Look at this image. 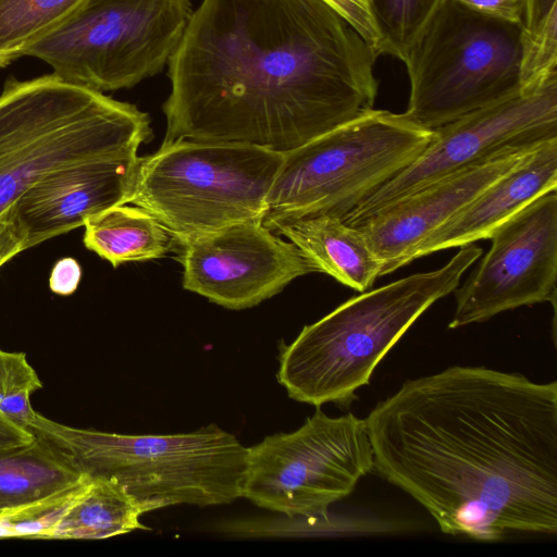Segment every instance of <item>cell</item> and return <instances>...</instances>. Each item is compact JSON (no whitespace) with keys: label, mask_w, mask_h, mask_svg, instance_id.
I'll return each mask as SVG.
<instances>
[{"label":"cell","mask_w":557,"mask_h":557,"mask_svg":"<svg viewBox=\"0 0 557 557\" xmlns=\"http://www.w3.org/2000/svg\"><path fill=\"white\" fill-rule=\"evenodd\" d=\"M36 435L0 412V449L12 448L28 444Z\"/></svg>","instance_id":"f546056e"},{"label":"cell","mask_w":557,"mask_h":557,"mask_svg":"<svg viewBox=\"0 0 557 557\" xmlns=\"http://www.w3.org/2000/svg\"><path fill=\"white\" fill-rule=\"evenodd\" d=\"M434 138L403 113L371 108L284 152L262 224L306 215L344 219L411 164Z\"/></svg>","instance_id":"52a82bcc"},{"label":"cell","mask_w":557,"mask_h":557,"mask_svg":"<svg viewBox=\"0 0 557 557\" xmlns=\"http://www.w3.org/2000/svg\"><path fill=\"white\" fill-rule=\"evenodd\" d=\"M488 239L487 253L454 290L456 310L449 329L556 298V190L535 198L497 226Z\"/></svg>","instance_id":"7c38bea8"},{"label":"cell","mask_w":557,"mask_h":557,"mask_svg":"<svg viewBox=\"0 0 557 557\" xmlns=\"http://www.w3.org/2000/svg\"><path fill=\"white\" fill-rule=\"evenodd\" d=\"M158 508L162 505L137 499L112 479L89 476L58 520L51 540H102L137 529L150 530L139 517Z\"/></svg>","instance_id":"ac0fdd59"},{"label":"cell","mask_w":557,"mask_h":557,"mask_svg":"<svg viewBox=\"0 0 557 557\" xmlns=\"http://www.w3.org/2000/svg\"><path fill=\"white\" fill-rule=\"evenodd\" d=\"M335 10L376 52L382 42L368 0H322Z\"/></svg>","instance_id":"484cf974"},{"label":"cell","mask_w":557,"mask_h":557,"mask_svg":"<svg viewBox=\"0 0 557 557\" xmlns=\"http://www.w3.org/2000/svg\"><path fill=\"white\" fill-rule=\"evenodd\" d=\"M364 420L374 469L444 533L556 534V382L453 366L404 382Z\"/></svg>","instance_id":"6da1fadb"},{"label":"cell","mask_w":557,"mask_h":557,"mask_svg":"<svg viewBox=\"0 0 557 557\" xmlns=\"http://www.w3.org/2000/svg\"><path fill=\"white\" fill-rule=\"evenodd\" d=\"M135 106L49 74L9 79L0 95V218L51 171L134 152L151 138Z\"/></svg>","instance_id":"277c9868"},{"label":"cell","mask_w":557,"mask_h":557,"mask_svg":"<svg viewBox=\"0 0 557 557\" xmlns=\"http://www.w3.org/2000/svg\"><path fill=\"white\" fill-rule=\"evenodd\" d=\"M555 9L557 0H525L523 27L532 28Z\"/></svg>","instance_id":"4dcf8cb0"},{"label":"cell","mask_w":557,"mask_h":557,"mask_svg":"<svg viewBox=\"0 0 557 557\" xmlns=\"http://www.w3.org/2000/svg\"><path fill=\"white\" fill-rule=\"evenodd\" d=\"M23 250L24 243L15 225L5 216H1L0 268Z\"/></svg>","instance_id":"f1b7e54d"},{"label":"cell","mask_w":557,"mask_h":557,"mask_svg":"<svg viewBox=\"0 0 557 557\" xmlns=\"http://www.w3.org/2000/svg\"><path fill=\"white\" fill-rule=\"evenodd\" d=\"M139 160L134 151L59 168L29 186L2 216L15 225L24 249L32 248L127 205Z\"/></svg>","instance_id":"9a60e30c"},{"label":"cell","mask_w":557,"mask_h":557,"mask_svg":"<svg viewBox=\"0 0 557 557\" xmlns=\"http://www.w3.org/2000/svg\"><path fill=\"white\" fill-rule=\"evenodd\" d=\"M84 227L85 247L113 268L128 261L162 258L175 247L170 230L137 206L111 207L90 216Z\"/></svg>","instance_id":"d6986e66"},{"label":"cell","mask_w":557,"mask_h":557,"mask_svg":"<svg viewBox=\"0 0 557 557\" xmlns=\"http://www.w3.org/2000/svg\"><path fill=\"white\" fill-rule=\"evenodd\" d=\"M85 478L37 435L28 444L0 449V511L69 490Z\"/></svg>","instance_id":"ffe728a7"},{"label":"cell","mask_w":557,"mask_h":557,"mask_svg":"<svg viewBox=\"0 0 557 557\" xmlns=\"http://www.w3.org/2000/svg\"><path fill=\"white\" fill-rule=\"evenodd\" d=\"M289 239L318 272L363 293L382 276V262L361 231L335 214L281 220L267 226Z\"/></svg>","instance_id":"e0dca14e"},{"label":"cell","mask_w":557,"mask_h":557,"mask_svg":"<svg viewBox=\"0 0 557 557\" xmlns=\"http://www.w3.org/2000/svg\"><path fill=\"white\" fill-rule=\"evenodd\" d=\"M557 138V75L520 87L496 102L434 129V138L405 170L343 220L355 226L383 206L506 148Z\"/></svg>","instance_id":"8fae6325"},{"label":"cell","mask_w":557,"mask_h":557,"mask_svg":"<svg viewBox=\"0 0 557 557\" xmlns=\"http://www.w3.org/2000/svg\"><path fill=\"white\" fill-rule=\"evenodd\" d=\"M377 57L322 0H202L169 60L163 143L293 150L373 108Z\"/></svg>","instance_id":"7a4b0ae2"},{"label":"cell","mask_w":557,"mask_h":557,"mask_svg":"<svg viewBox=\"0 0 557 557\" xmlns=\"http://www.w3.org/2000/svg\"><path fill=\"white\" fill-rule=\"evenodd\" d=\"M191 13L188 0H85L26 55L76 85L128 88L163 69Z\"/></svg>","instance_id":"9c48e42d"},{"label":"cell","mask_w":557,"mask_h":557,"mask_svg":"<svg viewBox=\"0 0 557 557\" xmlns=\"http://www.w3.org/2000/svg\"><path fill=\"white\" fill-rule=\"evenodd\" d=\"M543 143V141H542ZM506 148L398 198L355 225L382 262V276L410 263L424 238L540 144Z\"/></svg>","instance_id":"5bb4252c"},{"label":"cell","mask_w":557,"mask_h":557,"mask_svg":"<svg viewBox=\"0 0 557 557\" xmlns=\"http://www.w3.org/2000/svg\"><path fill=\"white\" fill-rule=\"evenodd\" d=\"M85 0H0V67L22 55Z\"/></svg>","instance_id":"44dd1931"},{"label":"cell","mask_w":557,"mask_h":557,"mask_svg":"<svg viewBox=\"0 0 557 557\" xmlns=\"http://www.w3.org/2000/svg\"><path fill=\"white\" fill-rule=\"evenodd\" d=\"M522 29L443 0L404 60L410 92L403 114L434 131L516 92Z\"/></svg>","instance_id":"ba28073f"},{"label":"cell","mask_w":557,"mask_h":557,"mask_svg":"<svg viewBox=\"0 0 557 557\" xmlns=\"http://www.w3.org/2000/svg\"><path fill=\"white\" fill-rule=\"evenodd\" d=\"M42 388V382L29 364L26 354L0 349V412L29 429L37 412L30 395Z\"/></svg>","instance_id":"cb8c5ba5"},{"label":"cell","mask_w":557,"mask_h":557,"mask_svg":"<svg viewBox=\"0 0 557 557\" xmlns=\"http://www.w3.org/2000/svg\"><path fill=\"white\" fill-rule=\"evenodd\" d=\"M284 153L251 145L176 139L140 158L128 203L183 239L262 222Z\"/></svg>","instance_id":"8992f818"},{"label":"cell","mask_w":557,"mask_h":557,"mask_svg":"<svg viewBox=\"0 0 557 557\" xmlns=\"http://www.w3.org/2000/svg\"><path fill=\"white\" fill-rule=\"evenodd\" d=\"M557 75V9L532 28L522 29L520 87L533 86Z\"/></svg>","instance_id":"d4e9b609"},{"label":"cell","mask_w":557,"mask_h":557,"mask_svg":"<svg viewBox=\"0 0 557 557\" xmlns=\"http://www.w3.org/2000/svg\"><path fill=\"white\" fill-rule=\"evenodd\" d=\"M29 430L81 474L112 479L140 500L206 507L242 497L247 447L213 423L131 435L76 429L37 412Z\"/></svg>","instance_id":"5b68a950"},{"label":"cell","mask_w":557,"mask_h":557,"mask_svg":"<svg viewBox=\"0 0 557 557\" xmlns=\"http://www.w3.org/2000/svg\"><path fill=\"white\" fill-rule=\"evenodd\" d=\"M373 469L366 420L317 407L296 431L247 447L242 497L289 518L325 519Z\"/></svg>","instance_id":"30bf717a"},{"label":"cell","mask_w":557,"mask_h":557,"mask_svg":"<svg viewBox=\"0 0 557 557\" xmlns=\"http://www.w3.org/2000/svg\"><path fill=\"white\" fill-rule=\"evenodd\" d=\"M174 248L183 287L233 310L253 307L295 278L318 272L293 243L259 221L175 239Z\"/></svg>","instance_id":"4fadbf2b"},{"label":"cell","mask_w":557,"mask_h":557,"mask_svg":"<svg viewBox=\"0 0 557 557\" xmlns=\"http://www.w3.org/2000/svg\"><path fill=\"white\" fill-rule=\"evenodd\" d=\"M479 13L509 23L523 24L525 0H457Z\"/></svg>","instance_id":"4316f807"},{"label":"cell","mask_w":557,"mask_h":557,"mask_svg":"<svg viewBox=\"0 0 557 557\" xmlns=\"http://www.w3.org/2000/svg\"><path fill=\"white\" fill-rule=\"evenodd\" d=\"M557 187V138L540 144L449 220L428 235L413 259L486 239L539 196Z\"/></svg>","instance_id":"2e32d148"},{"label":"cell","mask_w":557,"mask_h":557,"mask_svg":"<svg viewBox=\"0 0 557 557\" xmlns=\"http://www.w3.org/2000/svg\"><path fill=\"white\" fill-rule=\"evenodd\" d=\"M88 475L76 486L38 502L0 511V539L51 540L54 525L83 490Z\"/></svg>","instance_id":"603a6c76"},{"label":"cell","mask_w":557,"mask_h":557,"mask_svg":"<svg viewBox=\"0 0 557 557\" xmlns=\"http://www.w3.org/2000/svg\"><path fill=\"white\" fill-rule=\"evenodd\" d=\"M443 0H368L382 42V54L404 62L408 50Z\"/></svg>","instance_id":"7402d4cb"},{"label":"cell","mask_w":557,"mask_h":557,"mask_svg":"<svg viewBox=\"0 0 557 557\" xmlns=\"http://www.w3.org/2000/svg\"><path fill=\"white\" fill-rule=\"evenodd\" d=\"M81 278L79 263L74 258L65 257L53 265L49 277V288L54 294L69 296L77 289Z\"/></svg>","instance_id":"83f0119b"},{"label":"cell","mask_w":557,"mask_h":557,"mask_svg":"<svg viewBox=\"0 0 557 557\" xmlns=\"http://www.w3.org/2000/svg\"><path fill=\"white\" fill-rule=\"evenodd\" d=\"M482 249L469 244L442 268L351 297L280 348L277 381L289 398L348 408L391 348L435 301L454 292Z\"/></svg>","instance_id":"3957f363"}]
</instances>
